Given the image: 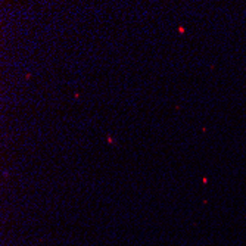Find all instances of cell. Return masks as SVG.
I'll return each instance as SVG.
<instances>
[{"label": "cell", "mask_w": 246, "mask_h": 246, "mask_svg": "<svg viewBox=\"0 0 246 246\" xmlns=\"http://www.w3.org/2000/svg\"><path fill=\"white\" fill-rule=\"evenodd\" d=\"M108 142H109V143H113V139H112L111 136H108Z\"/></svg>", "instance_id": "obj_2"}, {"label": "cell", "mask_w": 246, "mask_h": 246, "mask_svg": "<svg viewBox=\"0 0 246 246\" xmlns=\"http://www.w3.org/2000/svg\"><path fill=\"white\" fill-rule=\"evenodd\" d=\"M184 31H186V30H184V27H179V33L180 34H184Z\"/></svg>", "instance_id": "obj_1"}]
</instances>
